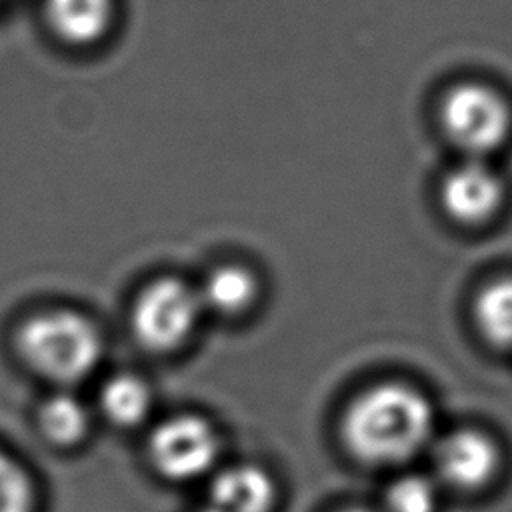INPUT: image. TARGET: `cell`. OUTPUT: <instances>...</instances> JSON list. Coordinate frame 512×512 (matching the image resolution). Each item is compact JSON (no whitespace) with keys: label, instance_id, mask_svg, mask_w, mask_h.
Segmentation results:
<instances>
[{"label":"cell","instance_id":"cell-14","mask_svg":"<svg viewBox=\"0 0 512 512\" xmlns=\"http://www.w3.org/2000/svg\"><path fill=\"white\" fill-rule=\"evenodd\" d=\"M440 490L432 474L402 472L388 484L380 512H436Z\"/></svg>","mask_w":512,"mask_h":512},{"label":"cell","instance_id":"cell-8","mask_svg":"<svg viewBox=\"0 0 512 512\" xmlns=\"http://www.w3.org/2000/svg\"><path fill=\"white\" fill-rule=\"evenodd\" d=\"M278 488L258 464H232L216 472L210 482V504L222 512H272Z\"/></svg>","mask_w":512,"mask_h":512},{"label":"cell","instance_id":"cell-16","mask_svg":"<svg viewBox=\"0 0 512 512\" xmlns=\"http://www.w3.org/2000/svg\"><path fill=\"white\" fill-rule=\"evenodd\" d=\"M340 512H376V510H370V508H362V506H352V508H344Z\"/></svg>","mask_w":512,"mask_h":512},{"label":"cell","instance_id":"cell-2","mask_svg":"<svg viewBox=\"0 0 512 512\" xmlns=\"http://www.w3.org/2000/svg\"><path fill=\"white\" fill-rule=\"evenodd\" d=\"M102 334L86 316L56 308L30 316L16 332V350L38 376L74 384L94 372L102 356Z\"/></svg>","mask_w":512,"mask_h":512},{"label":"cell","instance_id":"cell-1","mask_svg":"<svg viewBox=\"0 0 512 512\" xmlns=\"http://www.w3.org/2000/svg\"><path fill=\"white\" fill-rule=\"evenodd\" d=\"M340 436L346 450L366 466H406L430 450L436 414L422 390L404 382H380L346 406Z\"/></svg>","mask_w":512,"mask_h":512},{"label":"cell","instance_id":"cell-17","mask_svg":"<svg viewBox=\"0 0 512 512\" xmlns=\"http://www.w3.org/2000/svg\"><path fill=\"white\" fill-rule=\"evenodd\" d=\"M198 512H222V510H218L216 506H212V504H208V506H204L202 510H198Z\"/></svg>","mask_w":512,"mask_h":512},{"label":"cell","instance_id":"cell-4","mask_svg":"<svg viewBox=\"0 0 512 512\" xmlns=\"http://www.w3.org/2000/svg\"><path fill=\"white\" fill-rule=\"evenodd\" d=\"M202 304L198 292L178 278L150 282L134 300L130 328L136 342L154 354L178 350L194 332Z\"/></svg>","mask_w":512,"mask_h":512},{"label":"cell","instance_id":"cell-9","mask_svg":"<svg viewBox=\"0 0 512 512\" xmlns=\"http://www.w3.org/2000/svg\"><path fill=\"white\" fill-rule=\"evenodd\" d=\"M112 8V0H44L48 24L70 44H90L104 36Z\"/></svg>","mask_w":512,"mask_h":512},{"label":"cell","instance_id":"cell-10","mask_svg":"<svg viewBox=\"0 0 512 512\" xmlns=\"http://www.w3.org/2000/svg\"><path fill=\"white\" fill-rule=\"evenodd\" d=\"M196 292L202 310L206 308L222 316H238L254 304L258 282L248 268L226 264L214 268Z\"/></svg>","mask_w":512,"mask_h":512},{"label":"cell","instance_id":"cell-5","mask_svg":"<svg viewBox=\"0 0 512 512\" xmlns=\"http://www.w3.org/2000/svg\"><path fill=\"white\" fill-rule=\"evenodd\" d=\"M220 456V436L212 422L198 414H176L162 420L148 438L154 470L172 482L208 474Z\"/></svg>","mask_w":512,"mask_h":512},{"label":"cell","instance_id":"cell-12","mask_svg":"<svg viewBox=\"0 0 512 512\" xmlns=\"http://www.w3.org/2000/svg\"><path fill=\"white\" fill-rule=\"evenodd\" d=\"M42 436L60 448L80 444L90 428L88 410L80 398L68 392H56L46 398L38 410Z\"/></svg>","mask_w":512,"mask_h":512},{"label":"cell","instance_id":"cell-3","mask_svg":"<svg viewBox=\"0 0 512 512\" xmlns=\"http://www.w3.org/2000/svg\"><path fill=\"white\" fill-rule=\"evenodd\" d=\"M440 122L446 138L464 152V158L488 160L510 136L512 110L494 88L466 82L444 96Z\"/></svg>","mask_w":512,"mask_h":512},{"label":"cell","instance_id":"cell-13","mask_svg":"<svg viewBox=\"0 0 512 512\" xmlns=\"http://www.w3.org/2000/svg\"><path fill=\"white\" fill-rule=\"evenodd\" d=\"M474 322L486 342L512 350V276L496 278L478 292Z\"/></svg>","mask_w":512,"mask_h":512},{"label":"cell","instance_id":"cell-15","mask_svg":"<svg viewBox=\"0 0 512 512\" xmlns=\"http://www.w3.org/2000/svg\"><path fill=\"white\" fill-rule=\"evenodd\" d=\"M36 490L32 478L12 456L0 450V512H34Z\"/></svg>","mask_w":512,"mask_h":512},{"label":"cell","instance_id":"cell-6","mask_svg":"<svg viewBox=\"0 0 512 512\" xmlns=\"http://www.w3.org/2000/svg\"><path fill=\"white\" fill-rule=\"evenodd\" d=\"M432 476L440 488L478 492L486 488L502 468V452L496 440L476 428H458L436 436L430 450Z\"/></svg>","mask_w":512,"mask_h":512},{"label":"cell","instance_id":"cell-11","mask_svg":"<svg viewBox=\"0 0 512 512\" xmlns=\"http://www.w3.org/2000/svg\"><path fill=\"white\" fill-rule=\"evenodd\" d=\"M98 406L114 426L132 428L146 420L152 408V392L142 378L116 374L100 388Z\"/></svg>","mask_w":512,"mask_h":512},{"label":"cell","instance_id":"cell-7","mask_svg":"<svg viewBox=\"0 0 512 512\" xmlns=\"http://www.w3.org/2000/svg\"><path fill=\"white\" fill-rule=\"evenodd\" d=\"M504 200L500 174L488 160L464 158L442 182V204L446 212L462 224L488 222Z\"/></svg>","mask_w":512,"mask_h":512}]
</instances>
